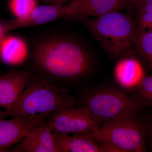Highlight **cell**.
<instances>
[{
    "label": "cell",
    "instance_id": "6da1fadb",
    "mask_svg": "<svg viewBox=\"0 0 152 152\" xmlns=\"http://www.w3.org/2000/svg\"><path fill=\"white\" fill-rule=\"evenodd\" d=\"M34 58L42 70L60 80L81 77L91 67V60L87 52L70 39L49 38L39 42L34 51Z\"/></svg>",
    "mask_w": 152,
    "mask_h": 152
},
{
    "label": "cell",
    "instance_id": "7a4b0ae2",
    "mask_svg": "<svg viewBox=\"0 0 152 152\" xmlns=\"http://www.w3.org/2000/svg\"><path fill=\"white\" fill-rule=\"evenodd\" d=\"M77 102L67 90L53 86L45 80H37L27 84L9 117L46 119L56 111L73 107Z\"/></svg>",
    "mask_w": 152,
    "mask_h": 152
},
{
    "label": "cell",
    "instance_id": "3957f363",
    "mask_svg": "<svg viewBox=\"0 0 152 152\" xmlns=\"http://www.w3.org/2000/svg\"><path fill=\"white\" fill-rule=\"evenodd\" d=\"M80 21L111 55L122 56L132 50L137 28L130 16L113 11Z\"/></svg>",
    "mask_w": 152,
    "mask_h": 152
},
{
    "label": "cell",
    "instance_id": "277c9868",
    "mask_svg": "<svg viewBox=\"0 0 152 152\" xmlns=\"http://www.w3.org/2000/svg\"><path fill=\"white\" fill-rule=\"evenodd\" d=\"M82 103L99 127L124 112L130 111L138 114L145 108L135 96L112 87H97L90 90Z\"/></svg>",
    "mask_w": 152,
    "mask_h": 152
},
{
    "label": "cell",
    "instance_id": "5b68a950",
    "mask_svg": "<svg viewBox=\"0 0 152 152\" xmlns=\"http://www.w3.org/2000/svg\"><path fill=\"white\" fill-rule=\"evenodd\" d=\"M137 113L126 111L102 125L91 135L94 140L112 142L125 152L146 151L145 128Z\"/></svg>",
    "mask_w": 152,
    "mask_h": 152
},
{
    "label": "cell",
    "instance_id": "8992f818",
    "mask_svg": "<svg viewBox=\"0 0 152 152\" xmlns=\"http://www.w3.org/2000/svg\"><path fill=\"white\" fill-rule=\"evenodd\" d=\"M47 122L54 132L66 134H91L100 127L84 106L58 110L48 117Z\"/></svg>",
    "mask_w": 152,
    "mask_h": 152
},
{
    "label": "cell",
    "instance_id": "52a82bcc",
    "mask_svg": "<svg viewBox=\"0 0 152 152\" xmlns=\"http://www.w3.org/2000/svg\"><path fill=\"white\" fill-rule=\"evenodd\" d=\"M63 6L64 18L74 21L100 16L125 8L121 0H71Z\"/></svg>",
    "mask_w": 152,
    "mask_h": 152
},
{
    "label": "cell",
    "instance_id": "ba28073f",
    "mask_svg": "<svg viewBox=\"0 0 152 152\" xmlns=\"http://www.w3.org/2000/svg\"><path fill=\"white\" fill-rule=\"evenodd\" d=\"M45 121V118L28 119L20 117L0 119V152L10 151L28 133Z\"/></svg>",
    "mask_w": 152,
    "mask_h": 152
},
{
    "label": "cell",
    "instance_id": "9c48e42d",
    "mask_svg": "<svg viewBox=\"0 0 152 152\" xmlns=\"http://www.w3.org/2000/svg\"><path fill=\"white\" fill-rule=\"evenodd\" d=\"M28 75L21 71H11L0 75V98L3 110L10 116L27 84Z\"/></svg>",
    "mask_w": 152,
    "mask_h": 152
},
{
    "label": "cell",
    "instance_id": "30bf717a",
    "mask_svg": "<svg viewBox=\"0 0 152 152\" xmlns=\"http://www.w3.org/2000/svg\"><path fill=\"white\" fill-rule=\"evenodd\" d=\"M54 132L48 122L28 133L18 145L11 151L23 152H58L55 145Z\"/></svg>",
    "mask_w": 152,
    "mask_h": 152
},
{
    "label": "cell",
    "instance_id": "8fae6325",
    "mask_svg": "<svg viewBox=\"0 0 152 152\" xmlns=\"http://www.w3.org/2000/svg\"><path fill=\"white\" fill-rule=\"evenodd\" d=\"M64 6L45 5L37 6L30 14L21 18H15L5 25L6 32L43 25L59 18H64Z\"/></svg>",
    "mask_w": 152,
    "mask_h": 152
},
{
    "label": "cell",
    "instance_id": "7c38bea8",
    "mask_svg": "<svg viewBox=\"0 0 152 152\" xmlns=\"http://www.w3.org/2000/svg\"><path fill=\"white\" fill-rule=\"evenodd\" d=\"M58 152H104L91 134L53 133Z\"/></svg>",
    "mask_w": 152,
    "mask_h": 152
},
{
    "label": "cell",
    "instance_id": "4fadbf2b",
    "mask_svg": "<svg viewBox=\"0 0 152 152\" xmlns=\"http://www.w3.org/2000/svg\"><path fill=\"white\" fill-rule=\"evenodd\" d=\"M114 75L119 84L128 89H134L145 76L140 63L131 57H125L118 61Z\"/></svg>",
    "mask_w": 152,
    "mask_h": 152
},
{
    "label": "cell",
    "instance_id": "5bb4252c",
    "mask_svg": "<svg viewBox=\"0 0 152 152\" xmlns=\"http://www.w3.org/2000/svg\"><path fill=\"white\" fill-rule=\"evenodd\" d=\"M28 54L27 45L22 38L5 36L0 42V60L6 64H20L25 61Z\"/></svg>",
    "mask_w": 152,
    "mask_h": 152
},
{
    "label": "cell",
    "instance_id": "9a60e30c",
    "mask_svg": "<svg viewBox=\"0 0 152 152\" xmlns=\"http://www.w3.org/2000/svg\"><path fill=\"white\" fill-rule=\"evenodd\" d=\"M134 45L139 56L152 70V30L137 29Z\"/></svg>",
    "mask_w": 152,
    "mask_h": 152
},
{
    "label": "cell",
    "instance_id": "2e32d148",
    "mask_svg": "<svg viewBox=\"0 0 152 152\" xmlns=\"http://www.w3.org/2000/svg\"><path fill=\"white\" fill-rule=\"evenodd\" d=\"M37 0H10V10L16 18H21L31 13L37 7Z\"/></svg>",
    "mask_w": 152,
    "mask_h": 152
},
{
    "label": "cell",
    "instance_id": "e0dca14e",
    "mask_svg": "<svg viewBox=\"0 0 152 152\" xmlns=\"http://www.w3.org/2000/svg\"><path fill=\"white\" fill-rule=\"evenodd\" d=\"M134 89L136 96L144 107H152V75L144 76Z\"/></svg>",
    "mask_w": 152,
    "mask_h": 152
},
{
    "label": "cell",
    "instance_id": "ac0fdd59",
    "mask_svg": "<svg viewBox=\"0 0 152 152\" xmlns=\"http://www.w3.org/2000/svg\"><path fill=\"white\" fill-rule=\"evenodd\" d=\"M137 26L138 30H152V12L137 15Z\"/></svg>",
    "mask_w": 152,
    "mask_h": 152
},
{
    "label": "cell",
    "instance_id": "d6986e66",
    "mask_svg": "<svg viewBox=\"0 0 152 152\" xmlns=\"http://www.w3.org/2000/svg\"><path fill=\"white\" fill-rule=\"evenodd\" d=\"M103 150L104 152H125L124 151L112 142L104 140H94Z\"/></svg>",
    "mask_w": 152,
    "mask_h": 152
},
{
    "label": "cell",
    "instance_id": "ffe728a7",
    "mask_svg": "<svg viewBox=\"0 0 152 152\" xmlns=\"http://www.w3.org/2000/svg\"><path fill=\"white\" fill-rule=\"evenodd\" d=\"M134 6L137 15L152 12V0H138Z\"/></svg>",
    "mask_w": 152,
    "mask_h": 152
},
{
    "label": "cell",
    "instance_id": "44dd1931",
    "mask_svg": "<svg viewBox=\"0 0 152 152\" xmlns=\"http://www.w3.org/2000/svg\"><path fill=\"white\" fill-rule=\"evenodd\" d=\"M145 124L146 134L149 139L150 142L152 145V114L148 120L146 124Z\"/></svg>",
    "mask_w": 152,
    "mask_h": 152
},
{
    "label": "cell",
    "instance_id": "7402d4cb",
    "mask_svg": "<svg viewBox=\"0 0 152 152\" xmlns=\"http://www.w3.org/2000/svg\"><path fill=\"white\" fill-rule=\"evenodd\" d=\"M41 1L48 5L55 6H63L71 0H40Z\"/></svg>",
    "mask_w": 152,
    "mask_h": 152
},
{
    "label": "cell",
    "instance_id": "603a6c76",
    "mask_svg": "<svg viewBox=\"0 0 152 152\" xmlns=\"http://www.w3.org/2000/svg\"><path fill=\"white\" fill-rule=\"evenodd\" d=\"M121 1L125 7H126L129 6L134 5L138 0H121Z\"/></svg>",
    "mask_w": 152,
    "mask_h": 152
},
{
    "label": "cell",
    "instance_id": "cb8c5ba5",
    "mask_svg": "<svg viewBox=\"0 0 152 152\" xmlns=\"http://www.w3.org/2000/svg\"><path fill=\"white\" fill-rule=\"evenodd\" d=\"M6 32L5 28L4 26H3L2 25L0 24V42L3 39V38L5 37V34Z\"/></svg>",
    "mask_w": 152,
    "mask_h": 152
},
{
    "label": "cell",
    "instance_id": "d4e9b609",
    "mask_svg": "<svg viewBox=\"0 0 152 152\" xmlns=\"http://www.w3.org/2000/svg\"><path fill=\"white\" fill-rule=\"evenodd\" d=\"M8 117L7 115L5 112L3 110L1 102V98H0V119L5 118Z\"/></svg>",
    "mask_w": 152,
    "mask_h": 152
}]
</instances>
